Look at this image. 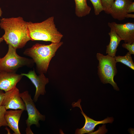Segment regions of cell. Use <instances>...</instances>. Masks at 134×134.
Instances as JSON below:
<instances>
[{
    "label": "cell",
    "mask_w": 134,
    "mask_h": 134,
    "mask_svg": "<svg viewBox=\"0 0 134 134\" xmlns=\"http://www.w3.org/2000/svg\"><path fill=\"white\" fill-rule=\"evenodd\" d=\"M0 20V26L5 32L2 37L7 44L17 49L23 48L31 40L28 22L22 17L2 18Z\"/></svg>",
    "instance_id": "6da1fadb"
},
{
    "label": "cell",
    "mask_w": 134,
    "mask_h": 134,
    "mask_svg": "<svg viewBox=\"0 0 134 134\" xmlns=\"http://www.w3.org/2000/svg\"><path fill=\"white\" fill-rule=\"evenodd\" d=\"M31 40H42L58 43L61 41L63 35L56 27L54 17L51 16L39 23L28 22Z\"/></svg>",
    "instance_id": "7a4b0ae2"
},
{
    "label": "cell",
    "mask_w": 134,
    "mask_h": 134,
    "mask_svg": "<svg viewBox=\"0 0 134 134\" xmlns=\"http://www.w3.org/2000/svg\"><path fill=\"white\" fill-rule=\"evenodd\" d=\"M63 43L61 41L46 45L37 43L26 49L24 54L32 58L39 73H46L51 60Z\"/></svg>",
    "instance_id": "3957f363"
},
{
    "label": "cell",
    "mask_w": 134,
    "mask_h": 134,
    "mask_svg": "<svg viewBox=\"0 0 134 134\" xmlns=\"http://www.w3.org/2000/svg\"><path fill=\"white\" fill-rule=\"evenodd\" d=\"M96 57L99 63L98 66V74L101 82L103 84L109 83L117 90H119L117 85L114 80V77L117 71L116 62L114 57L107 55H104L97 53Z\"/></svg>",
    "instance_id": "277c9868"
},
{
    "label": "cell",
    "mask_w": 134,
    "mask_h": 134,
    "mask_svg": "<svg viewBox=\"0 0 134 134\" xmlns=\"http://www.w3.org/2000/svg\"><path fill=\"white\" fill-rule=\"evenodd\" d=\"M8 45L7 53L0 60V70L16 72L21 67L33 65V60L19 56L16 53V49Z\"/></svg>",
    "instance_id": "5b68a950"
},
{
    "label": "cell",
    "mask_w": 134,
    "mask_h": 134,
    "mask_svg": "<svg viewBox=\"0 0 134 134\" xmlns=\"http://www.w3.org/2000/svg\"><path fill=\"white\" fill-rule=\"evenodd\" d=\"M20 94L25 105L28 115V117L26 121L27 126L26 133L27 134H33L31 129V126L35 125L39 127V121H44L45 116L41 114L36 108L34 101L28 91L20 93Z\"/></svg>",
    "instance_id": "8992f818"
},
{
    "label": "cell",
    "mask_w": 134,
    "mask_h": 134,
    "mask_svg": "<svg viewBox=\"0 0 134 134\" xmlns=\"http://www.w3.org/2000/svg\"><path fill=\"white\" fill-rule=\"evenodd\" d=\"M2 105L6 110L11 109L26 110L25 105L21 97L19 90L16 87L5 92Z\"/></svg>",
    "instance_id": "52a82bcc"
},
{
    "label": "cell",
    "mask_w": 134,
    "mask_h": 134,
    "mask_svg": "<svg viewBox=\"0 0 134 134\" xmlns=\"http://www.w3.org/2000/svg\"><path fill=\"white\" fill-rule=\"evenodd\" d=\"M108 26L113 29L125 43L134 42V23L129 22L118 24L115 22H108Z\"/></svg>",
    "instance_id": "ba28073f"
},
{
    "label": "cell",
    "mask_w": 134,
    "mask_h": 134,
    "mask_svg": "<svg viewBox=\"0 0 134 134\" xmlns=\"http://www.w3.org/2000/svg\"><path fill=\"white\" fill-rule=\"evenodd\" d=\"M81 100L79 99L76 102H74L72 104L73 107H78L81 110V112L84 116L85 119V123L83 127L81 129H77L75 134H83L91 133L94 130L96 126L98 124L107 123H112L114 120L112 117H108L100 121H96L87 116L83 111L80 103Z\"/></svg>",
    "instance_id": "9c48e42d"
},
{
    "label": "cell",
    "mask_w": 134,
    "mask_h": 134,
    "mask_svg": "<svg viewBox=\"0 0 134 134\" xmlns=\"http://www.w3.org/2000/svg\"><path fill=\"white\" fill-rule=\"evenodd\" d=\"M21 74L28 78L35 86L36 91L33 100L36 102L40 95H44L45 93V86L49 82L48 79L43 73L37 75L34 69L30 71L27 73H22Z\"/></svg>",
    "instance_id": "30bf717a"
},
{
    "label": "cell",
    "mask_w": 134,
    "mask_h": 134,
    "mask_svg": "<svg viewBox=\"0 0 134 134\" xmlns=\"http://www.w3.org/2000/svg\"><path fill=\"white\" fill-rule=\"evenodd\" d=\"M133 0H114L110 9V14L114 19L122 21L127 18L128 9Z\"/></svg>",
    "instance_id": "8fae6325"
},
{
    "label": "cell",
    "mask_w": 134,
    "mask_h": 134,
    "mask_svg": "<svg viewBox=\"0 0 134 134\" xmlns=\"http://www.w3.org/2000/svg\"><path fill=\"white\" fill-rule=\"evenodd\" d=\"M23 76L16 72L0 70V89L5 92L16 87Z\"/></svg>",
    "instance_id": "7c38bea8"
},
{
    "label": "cell",
    "mask_w": 134,
    "mask_h": 134,
    "mask_svg": "<svg viewBox=\"0 0 134 134\" xmlns=\"http://www.w3.org/2000/svg\"><path fill=\"white\" fill-rule=\"evenodd\" d=\"M22 109L6 111L4 116L8 126L15 134H21L19 123L21 115L24 111Z\"/></svg>",
    "instance_id": "4fadbf2b"
},
{
    "label": "cell",
    "mask_w": 134,
    "mask_h": 134,
    "mask_svg": "<svg viewBox=\"0 0 134 134\" xmlns=\"http://www.w3.org/2000/svg\"><path fill=\"white\" fill-rule=\"evenodd\" d=\"M108 34L110 37V41L109 44L106 46V53L114 57L116 55L117 48L122 40L112 29L110 28Z\"/></svg>",
    "instance_id": "5bb4252c"
},
{
    "label": "cell",
    "mask_w": 134,
    "mask_h": 134,
    "mask_svg": "<svg viewBox=\"0 0 134 134\" xmlns=\"http://www.w3.org/2000/svg\"><path fill=\"white\" fill-rule=\"evenodd\" d=\"M75 4V13L79 17H82L88 15L91 7L87 3V0H74Z\"/></svg>",
    "instance_id": "9a60e30c"
},
{
    "label": "cell",
    "mask_w": 134,
    "mask_h": 134,
    "mask_svg": "<svg viewBox=\"0 0 134 134\" xmlns=\"http://www.w3.org/2000/svg\"><path fill=\"white\" fill-rule=\"evenodd\" d=\"M114 57L116 63H121L134 70V63L131 54L128 52L124 56H115Z\"/></svg>",
    "instance_id": "2e32d148"
},
{
    "label": "cell",
    "mask_w": 134,
    "mask_h": 134,
    "mask_svg": "<svg viewBox=\"0 0 134 134\" xmlns=\"http://www.w3.org/2000/svg\"><path fill=\"white\" fill-rule=\"evenodd\" d=\"M93 6L95 15H98L103 11L101 0H90Z\"/></svg>",
    "instance_id": "e0dca14e"
},
{
    "label": "cell",
    "mask_w": 134,
    "mask_h": 134,
    "mask_svg": "<svg viewBox=\"0 0 134 134\" xmlns=\"http://www.w3.org/2000/svg\"><path fill=\"white\" fill-rule=\"evenodd\" d=\"M114 0H101L103 11L108 14H110V8Z\"/></svg>",
    "instance_id": "ac0fdd59"
},
{
    "label": "cell",
    "mask_w": 134,
    "mask_h": 134,
    "mask_svg": "<svg viewBox=\"0 0 134 134\" xmlns=\"http://www.w3.org/2000/svg\"><path fill=\"white\" fill-rule=\"evenodd\" d=\"M6 110L2 105L0 106V128L2 126H7L4 115Z\"/></svg>",
    "instance_id": "d6986e66"
},
{
    "label": "cell",
    "mask_w": 134,
    "mask_h": 134,
    "mask_svg": "<svg viewBox=\"0 0 134 134\" xmlns=\"http://www.w3.org/2000/svg\"><path fill=\"white\" fill-rule=\"evenodd\" d=\"M122 46L127 49L131 54H134V42L132 43H125L122 44Z\"/></svg>",
    "instance_id": "ffe728a7"
},
{
    "label": "cell",
    "mask_w": 134,
    "mask_h": 134,
    "mask_svg": "<svg viewBox=\"0 0 134 134\" xmlns=\"http://www.w3.org/2000/svg\"><path fill=\"white\" fill-rule=\"evenodd\" d=\"M128 13H130L134 12V2L133 1L129 5L128 9Z\"/></svg>",
    "instance_id": "44dd1931"
},
{
    "label": "cell",
    "mask_w": 134,
    "mask_h": 134,
    "mask_svg": "<svg viewBox=\"0 0 134 134\" xmlns=\"http://www.w3.org/2000/svg\"><path fill=\"white\" fill-rule=\"evenodd\" d=\"M5 93L3 90L0 89V106L2 105V104L4 99Z\"/></svg>",
    "instance_id": "7402d4cb"
},
{
    "label": "cell",
    "mask_w": 134,
    "mask_h": 134,
    "mask_svg": "<svg viewBox=\"0 0 134 134\" xmlns=\"http://www.w3.org/2000/svg\"><path fill=\"white\" fill-rule=\"evenodd\" d=\"M3 40H4L2 37H0V43L3 41Z\"/></svg>",
    "instance_id": "603a6c76"
},
{
    "label": "cell",
    "mask_w": 134,
    "mask_h": 134,
    "mask_svg": "<svg viewBox=\"0 0 134 134\" xmlns=\"http://www.w3.org/2000/svg\"><path fill=\"white\" fill-rule=\"evenodd\" d=\"M2 14V11L1 8H0V17L1 16V15Z\"/></svg>",
    "instance_id": "cb8c5ba5"
},
{
    "label": "cell",
    "mask_w": 134,
    "mask_h": 134,
    "mask_svg": "<svg viewBox=\"0 0 134 134\" xmlns=\"http://www.w3.org/2000/svg\"><path fill=\"white\" fill-rule=\"evenodd\" d=\"M1 59V58H0V59Z\"/></svg>",
    "instance_id": "d4e9b609"
}]
</instances>
